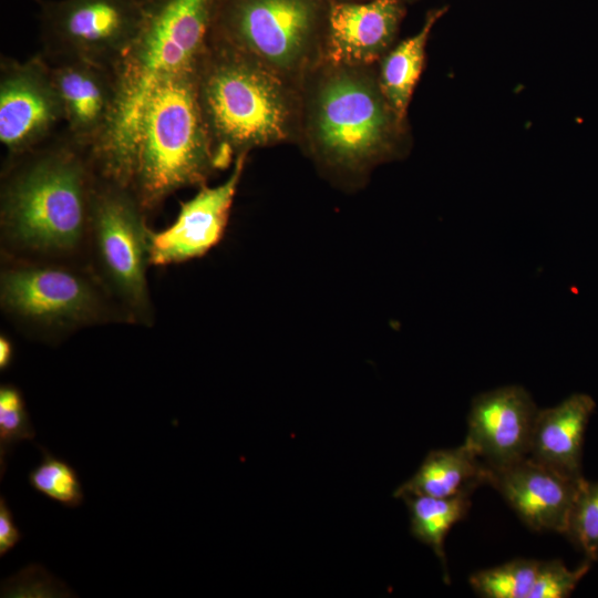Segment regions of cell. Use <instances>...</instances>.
Returning <instances> with one entry per match:
<instances>
[{
  "mask_svg": "<svg viewBox=\"0 0 598 598\" xmlns=\"http://www.w3.org/2000/svg\"><path fill=\"white\" fill-rule=\"evenodd\" d=\"M537 412L520 385L483 392L472 400L464 443L488 468L515 463L528 456Z\"/></svg>",
  "mask_w": 598,
  "mask_h": 598,
  "instance_id": "12",
  "label": "cell"
},
{
  "mask_svg": "<svg viewBox=\"0 0 598 598\" xmlns=\"http://www.w3.org/2000/svg\"><path fill=\"white\" fill-rule=\"evenodd\" d=\"M0 310L29 339L56 346L80 330L131 321L87 262L0 260Z\"/></svg>",
  "mask_w": 598,
  "mask_h": 598,
  "instance_id": "5",
  "label": "cell"
},
{
  "mask_svg": "<svg viewBox=\"0 0 598 598\" xmlns=\"http://www.w3.org/2000/svg\"><path fill=\"white\" fill-rule=\"evenodd\" d=\"M14 359V346L12 341L1 333L0 336V371H7Z\"/></svg>",
  "mask_w": 598,
  "mask_h": 598,
  "instance_id": "26",
  "label": "cell"
},
{
  "mask_svg": "<svg viewBox=\"0 0 598 598\" xmlns=\"http://www.w3.org/2000/svg\"><path fill=\"white\" fill-rule=\"evenodd\" d=\"M336 1H357V0H336Z\"/></svg>",
  "mask_w": 598,
  "mask_h": 598,
  "instance_id": "28",
  "label": "cell"
},
{
  "mask_svg": "<svg viewBox=\"0 0 598 598\" xmlns=\"http://www.w3.org/2000/svg\"><path fill=\"white\" fill-rule=\"evenodd\" d=\"M32 425L22 391L12 383L0 385V477L4 476L8 460L16 445L22 441H33Z\"/></svg>",
  "mask_w": 598,
  "mask_h": 598,
  "instance_id": "22",
  "label": "cell"
},
{
  "mask_svg": "<svg viewBox=\"0 0 598 598\" xmlns=\"http://www.w3.org/2000/svg\"><path fill=\"white\" fill-rule=\"evenodd\" d=\"M582 476H571L526 456L488 468L492 485L529 528L565 534Z\"/></svg>",
  "mask_w": 598,
  "mask_h": 598,
  "instance_id": "14",
  "label": "cell"
},
{
  "mask_svg": "<svg viewBox=\"0 0 598 598\" xmlns=\"http://www.w3.org/2000/svg\"><path fill=\"white\" fill-rule=\"evenodd\" d=\"M152 0L40 1L42 54L115 68L141 32Z\"/></svg>",
  "mask_w": 598,
  "mask_h": 598,
  "instance_id": "9",
  "label": "cell"
},
{
  "mask_svg": "<svg viewBox=\"0 0 598 598\" xmlns=\"http://www.w3.org/2000/svg\"><path fill=\"white\" fill-rule=\"evenodd\" d=\"M487 467L463 443L461 446L429 452L417 471L393 493L394 497L423 495L447 498L471 495L486 483Z\"/></svg>",
  "mask_w": 598,
  "mask_h": 598,
  "instance_id": "17",
  "label": "cell"
},
{
  "mask_svg": "<svg viewBox=\"0 0 598 598\" xmlns=\"http://www.w3.org/2000/svg\"><path fill=\"white\" fill-rule=\"evenodd\" d=\"M151 235L147 213L132 188L99 175L91 208L87 262L131 324L144 327L155 321L147 281Z\"/></svg>",
  "mask_w": 598,
  "mask_h": 598,
  "instance_id": "7",
  "label": "cell"
},
{
  "mask_svg": "<svg viewBox=\"0 0 598 598\" xmlns=\"http://www.w3.org/2000/svg\"><path fill=\"white\" fill-rule=\"evenodd\" d=\"M565 535L590 561L598 560V483L584 478L573 503Z\"/></svg>",
  "mask_w": 598,
  "mask_h": 598,
  "instance_id": "23",
  "label": "cell"
},
{
  "mask_svg": "<svg viewBox=\"0 0 598 598\" xmlns=\"http://www.w3.org/2000/svg\"><path fill=\"white\" fill-rule=\"evenodd\" d=\"M97 177L91 151L64 128L23 154L6 157L0 259L87 262Z\"/></svg>",
  "mask_w": 598,
  "mask_h": 598,
  "instance_id": "1",
  "label": "cell"
},
{
  "mask_svg": "<svg viewBox=\"0 0 598 598\" xmlns=\"http://www.w3.org/2000/svg\"><path fill=\"white\" fill-rule=\"evenodd\" d=\"M319 22L318 0H216L209 37L283 75L307 61Z\"/></svg>",
  "mask_w": 598,
  "mask_h": 598,
  "instance_id": "8",
  "label": "cell"
},
{
  "mask_svg": "<svg viewBox=\"0 0 598 598\" xmlns=\"http://www.w3.org/2000/svg\"><path fill=\"white\" fill-rule=\"evenodd\" d=\"M590 568V560L568 569L559 559L538 561L529 598H566Z\"/></svg>",
  "mask_w": 598,
  "mask_h": 598,
  "instance_id": "24",
  "label": "cell"
},
{
  "mask_svg": "<svg viewBox=\"0 0 598 598\" xmlns=\"http://www.w3.org/2000/svg\"><path fill=\"white\" fill-rule=\"evenodd\" d=\"M38 447L42 452V458L28 474L30 486L64 507L81 506L84 493L76 470L45 447Z\"/></svg>",
  "mask_w": 598,
  "mask_h": 598,
  "instance_id": "20",
  "label": "cell"
},
{
  "mask_svg": "<svg viewBox=\"0 0 598 598\" xmlns=\"http://www.w3.org/2000/svg\"><path fill=\"white\" fill-rule=\"evenodd\" d=\"M358 66H336L312 97L310 134L326 166L361 174L396 156L404 138L401 121L384 97L378 79Z\"/></svg>",
  "mask_w": 598,
  "mask_h": 598,
  "instance_id": "6",
  "label": "cell"
},
{
  "mask_svg": "<svg viewBox=\"0 0 598 598\" xmlns=\"http://www.w3.org/2000/svg\"><path fill=\"white\" fill-rule=\"evenodd\" d=\"M247 155L235 161L229 177L220 185L202 186L179 204L175 221L161 231L152 230L151 265L168 266L199 258L224 237Z\"/></svg>",
  "mask_w": 598,
  "mask_h": 598,
  "instance_id": "13",
  "label": "cell"
},
{
  "mask_svg": "<svg viewBox=\"0 0 598 598\" xmlns=\"http://www.w3.org/2000/svg\"><path fill=\"white\" fill-rule=\"evenodd\" d=\"M22 539V534L16 525L13 514L4 496L0 497V557L12 550Z\"/></svg>",
  "mask_w": 598,
  "mask_h": 598,
  "instance_id": "25",
  "label": "cell"
},
{
  "mask_svg": "<svg viewBox=\"0 0 598 598\" xmlns=\"http://www.w3.org/2000/svg\"><path fill=\"white\" fill-rule=\"evenodd\" d=\"M595 408L590 395L574 393L553 408L538 409L528 456L561 473L582 476L584 436Z\"/></svg>",
  "mask_w": 598,
  "mask_h": 598,
  "instance_id": "16",
  "label": "cell"
},
{
  "mask_svg": "<svg viewBox=\"0 0 598 598\" xmlns=\"http://www.w3.org/2000/svg\"><path fill=\"white\" fill-rule=\"evenodd\" d=\"M537 559L517 558L471 575L468 581L476 595L484 598H529Z\"/></svg>",
  "mask_w": 598,
  "mask_h": 598,
  "instance_id": "21",
  "label": "cell"
},
{
  "mask_svg": "<svg viewBox=\"0 0 598 598\" xmlns=\"http://www.w3.org/2000/svg\"><path fill=\"white\" fill-rule=\"evenodd\" d=\"M471 495L440 498L423 495H404L410 516V530L414 538L427 545L442 563L447 580L444 540L457 522L462 520L471 506Z\"/></svg>",
  "mask_w": 598,
  "mask_h": 598,
  "instance_id": "19",
  "label": "cell"
},
{
  "mask_svg": "<svg viewBox=\"0 0 598 598\" xmlns=\"http://www.w3.org/2000/svg\"><path fill=\"white\" fill-rule=\"evenodd\" d=\"M216 0H152L137 38L115 65L116 121L94 158L100 176L130 186L134 138L146 101L168 76L196 72L207 49Z\"/></svg>",
  "mask_w": 598,
  "mask_h": 598,
  "instance_id": "2",
  "label": "cell"
},
{
  "mask_svg": "<svg viewBox=\"0 0 598 598\" xmlns=\"http://www.w3.org/2000/svg\"><path fill=\"white\" fill-rule=\"evenodd\" d=\"M64 125L63 106L51 66L42 53L20 62L0 61V142L6 157L23 154Z\"/></svg>",
  "mask_w": 598,
  "mask_h": 598,
  "instance_id": "10",
  "label": "cell"
},
{
  "mask_svg": "<svg viewBox=\"0 0 598 598\" xmlns=\"http://www.w3.org/2000/svg\"><path fill=\"white\" fill-rule=\"evenodd\" d=\"M49 63L63 106V128L73 141L89 148L94 159L105 147L116 121L115 71L81 60Z\"/></svg>",
  "mask_w": 598,
  "mask_h": 598,
  "instance_id": "11",
  "label": "cell"
},
{
  "mask_svg": "<svg viewBox=\"0 0 598 598\" xmlns=\"http://www.w3.org/2000/svg\"><path fill=\"white\" fill-rule=\"evenodd\" d=\"M446 7L427 12L421 29L389 51L381 63L379 85L396 116L405 122L408 107L421 76L425 48L435 23L445 14Z\"/></svg>",
  "mask_w": 598,
  "mask_h": 598,
  "instance_id": "18",
  "label": "cell"
},
{
  "mask_svg": "<svg viewBox=\"0 0 598 598\" xmlns=\"http://www.w3.org/2000/svg\"><path fill=\"white\" fill-rule=\"evenodd\" d=\"M196 92L218 169L290 134L293 105L280 74L210 37L196 70Z\"/></svg>",
  "mask_w": 598,
  "mask_h": 598,
  "instance_id": "3",
  "label": "cell"
},
{
  "mask_svg": "<svg viewBox=\"0 0 598 598\" xmlns=\"http://www.w3.org/2000/svg\"><path fill=\"white\" fill-rule=\"evenodd\" d=\"M403 0L336 1L327 14L326 55L333 66H361L385 55L404 16Z\"/></svg>",
  "mask_w": 598,
  "mask_h": 598,
  "instance_id": "15",
  "label": "cell"
},
{
  "mask_svg": "<svg viewBox=\"0 0 598 598\" xmlns=\"http://www.w3.org/2000/svg\"><path fill=\"white\" fill-rule=\"evenodd\" d=\"M403 1H404V2H409V3H412V2H414V1H416V0H403Z\"/></svg>",
  "mask_w": 598,
  "mask_h": 598,
  "instance_id": "27",
  "label": "cell"
},
{
  "mask_svg": "<svg viewBox=\"0 0 598 598\" xmlns=\"http://www.w3.org/2000/svg\"><path fill=\"white\" fill-rule=\"evenodd\" d=\"M218 169L196 92V72L172 75L151 92L134 138L130 187L143 209L175 192L206 185Z\"/></svg>",
  "mask_w": 598,
  "mask_h": 598,
  "instance_id": "4",
  "label": "cell"
}]
</instances>
